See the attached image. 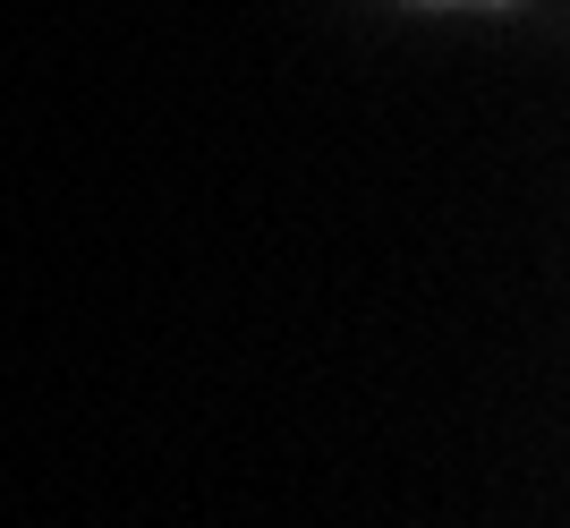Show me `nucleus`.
<instances>
[{"mask_svg":"<svg viewBox=\"0 0 570 528\" xmlns=\"http://www.w3.org/2000/svg\"><path fill=\"white\" fill-rule=\"evenodd\" d=\"M417 9H502V0H417Z\"/></svg>","mask_w":570,"mask_h":528,"instance_id":"f257e3e1","label":"nucleus"}]
</instances>
